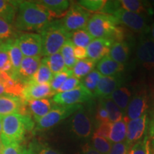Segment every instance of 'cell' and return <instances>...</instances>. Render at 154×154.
Returning <instances> with one entry per match:
<instances>
[{
    "label": "cell",
    "mask_w": 154,
    "mask_h": 154,
    "mask_svg": "<svg viewBox=\"0 0 154 154\" xmlns=\"http://www.w3.org/2000/svg\"><path fill=\"white\" fill-rule=\"evenodd\" d=\"M51 19L49 11L36 2L19 1L13 26L18 32L40 31Z\"/></svg>",
    "instance_id": "cell-1"
},
{
    "label": "cell",
    "mask_w": 154,
    "mask_h": 154,
    "mask_svg": "<svg viewBox=\"0 0 154 154\" xmlns=\"http://www.w3.org/2000/svg\"><path fill=\"white\" fill-rule=\"evenodd\" d=\"M113 44L112 40L109 38H94L86 47L88 59L97 62L106 56H109Z\"/></svg>",
    "instance_id": "cell-18"
},
{
    "label": "cell",
    "mask_w": 154,
    "mask_h": 154,
    "mask_svg": "<svg viewBox=\"0 0 154 154\" xmlns=\"http://www.w3.org/2000/svg\"><path fill=\"white\" fill-rule=\"evenodd\" d=\"M18 37V31L2 19L0 18V43L14 40Z\"/></svg>",
    "instance_id": "cell-34"
},
{
    "label": "cell",
    "mask_w": 154,
    "mask_h": 154,
    "mask_svg": "<svg viewBox=\"0 0 154 154\" xmlns=\"http://www.w3.org/2000/svg\"><path fill=\"white\" fill-rule=\"evenodd\" d=\"M109 97L122 111L125 116L127 107L132 98V93L129 88L127 86H121L115 90Z\"/></svg>",
    "instance_id": "cell-24"
},
{
    "label": "cell",
    "mask_w": 154,
    "mask_h": 154,
    "mask_svg": "<svg viewBox=\"0 0 154 154\" xmlns=\"http://www.w3.org/2000/svg\"><path fill=\"white\" fill-rule=\"evenodd\" d=\"M118 24L119 21L112 15L99 13L91 16L86 29L94 38H109L111 40Z\"/></svg>",
    "instance_id": "cell-4"
},
{
    "label": "cell",
    "mask_w": 154,
    "mask_h": 154,
    "mask_svg": "<svg viewBox=\"0 0 154 154\" xmlns=\"http://www.w3.org/2000/svg\"><path fill=\"white\" fill-rule=\"evenodd\" d=\"M148 105V94L146 88H141L133 96L127 107L125 118L127 121L139 118L146 113Z\"/></svg>",
    "instance_id": "cell-12"
},
{
    "label": "cell",
    "mask_w": 154,
    "mask_h": 154,
    "mask_svg": "<svg viewBox=\"0 0 154 154\" xmlns=\"http://www.w3.org/2000/svg\"><path fill=\"white\" fill-rule=\"evenodd\" d=\"M28 105L30 113L33 116L34 120L37 121L44 116L47 115L56 105L52 99H42L32 100L26 103Z\"/></svg>",
    "instance_id": "cell-19"
},
{
    "label": "cell",
    "mask_w": 154,
    "mask_h": 154,
    "mask_svg": "<svg viewBox=\"0 0 154 154\" xmlns=\"http://www.w3.org/2000/svg\"><path fill=\"white\" fill-rule=\"evenodd\" d=\"M49 11L52 17H64L70 8L68 0H42L36 2Z\"/></svg>",
    "instance_id": "cell-22"
},
{
    "label": "cell",
    "mask_w": 154,
    "mask_h": 154,
    "mask_svg": "<svg viewBox=\"0 0 154 154\" xmlns=\"http://www.w3.org/2000/svg\"><path fill=\"white\" fill-rule=\"evenodd\" d=\"M55 94L56 93L51 89L49 84H40L29 82L24 85L22 99L26 103L32 100L47 99Z\"/></svg>",
    "instance_id": "cell-14"
},
{
    "label": "cell",
    "mask_w": 154,
    "mask_h": 154,
    "mask_svg": "<svg viewBox=\"0 0 154 154\" xmlns=\"http://www.w3.org/2000/svg\"><path fill=\"white\" fill-rule=\"evenodd\" d=\"M125 78L121 74L110 76H102L96 90L93 93L94 97L100 99L109 97L115 90L123 86Z\"/></svg>",
    "instance_id": "cell-13"
},
{
    "label": "cell",
    "mask_w": 154,
    "mask_h": 154,
    "mask_svg": "<svg viewBox=\"0 0 154 154\" xmlns=\"http://www.w3.org/2000/svg\"><path fill=\"white\" fill-rule=\"evenodd\" d=\"M53 75L50 69L43 63H41L38 70L32 77L31 82L40 84H49L52 79Z\"/></svg>",
    "instance_id": "cell-35"
},
{
    "label": "cell",
    "mask_w": 154,
    "mask_h": 154,
    "mask_svg": "<svg viewBox=\"0 0 154 154\" xmlns=\"http://www.w3.org/2000/svg\"><path fill=\"white\" fill-rule=\"evenodd\" d=\"M24 147L20 143H11L4 145L0 154H22Z\"/></svg>",
    "instance_id": "cell-44"
},
{
    "label": "cell",
    "mask_w": 154,
    "mask_h": 154,
    "mask_svg": "<svg viewBox=\"0 0 154 154\" xmlns=\"http://www.w3.org/2000/svg\"><path fill=\"white\" fill-rule=\"evenodd\" d=\"M93 147L101 154H109L112 147V143L109 140L98 136L95 133L92 136Z\"/></svg>",
    "instance_id": "cell-37"
},
{
    "label": "cell",
    "mask_w": 154,
    "mask_h": 154,
    "mask_svg": "<svg viewBox=\"0 0 154 154\" xmlns=\"http://www.w3.org/2000/svg\"><path fill=\"white\" fill-rule=\"evenodd\" d=\"M29 148L32 150L34 154H61L54 149H51L47 144L42 143L36 140H34L30 143Z\"/></svg>",
    "instance_id": "cell-42"
},
{
    "label": "cell",
    "mask_w": 154,
    "mask_h": 154,
    "mask_svg": "<svg viewBox=\"0 0 154 154\" xmlns=\"http://www.w3.org/2000/svg\"><path fill=\"white\" fill-rule=\"evenodd\" d=\"M101 77L102 75L96 69H94L91 73L84 77L82 84L88 91L94 93Z\"/></svg>",
    "instance_id": "cell-39"
},
{
    "label": "cell",
    "mask_w": 154,
    "mask_h": 154,
    "mask_svg": "<svg viewBox=\"0 0 154 154\" xmlns=\"http://www.w3.org/2000/svg\"><path fill=\"white\" fill-rule=\"evenodd\" d=\"M127 123L128 121L125 117L121 121L113 123L109 138L111 143H116L124 141L126 138Z\"/></svg>",
    "instance_id": "cell-28"
},
{
    "label": "cell",
    "mask_w": 154,
    "mask_h": 154,
    "mask_svg": "<svg viewBox=\"0 0 154 154\" xmlns=\"http://www.w3.org/2000/svg\"><path fill=\"white\" fill-rule=\"evenodd\" d=\"M4 95H6L5 90V88H4V86H3L2 83V81H1V79H0V96H4Z\"/></svg>",
    "instance_id": "cell-51"
},
{
    "label": "cell",
    "mask_w": 154,
    "mask_h": 154,
    "mask_svg": "<svg viewBox=\"0 0 154 154\" xmlns=\"http://www.w3.org/2000/svg\"><path fill=\"white\" fill-rule=\"evenodd\" d=\"M136 57L144 68L154 72V42L151 36L140 35L136 49Z\"/></svg>",
    "instance_id": "cell-10"
},
{
    "label": "cell",
    "mask_w": 154,
    "mask_h": 154,
    "mask_svg": "<svg viewBox=\"0 0 154 154\" xmlns=\"http://www.w3.org/2000/svg\"><path fill=\"white\" fill-rule=\"evenodd\" d=\"M81 84V82L79 79L74 76H72L67 79L66 82L63 84V85L61 86L60 88L57 91V93H63V92H66L69 91H72V90L78 87Z\"/></svg>",
    "instance_id": "cell-43"
},
{
    "label": "cell",
    "mask_w": 154,
    "mask_h": 154,
    "mask_svg": "<svg viewBox=\"0 0 154 154\" xmlns=\"http://www.w3.org/2000/svg\"><path fill=\"white\" fill-rule=\"evenodd\" d=\"M82 154H101L94 149L88 143L84 144L82 147Z\"/></svg>",
    "instance_id": "cell-50"
},
{
    "label": "cell",
    "mask_w": 154,
    "mask_h": 154,
    "mask_svg": "<svg viewBox=\"0 0 154 154\" xmlns=\"http://www.w3.org/2000/svg\"><path fill=\"white\" fill-rule=\"evenodd\" d=\"M128 154H150V143L148 136L131 146Z\"/></svg>",
    "instance_id": "cell-41"
},
{
    "label": "cell",
    "mask_w": 154,
    "mask_h": 154,
    "mask_svg": "<svg viewBox=\"0 0 154 154\" xmlns=\"http://www.w3.org/2000/svg\"><path fill=\"white\" fill-rule=\"evenodd\" d=\"M7 42L5 48L0 51V73H6L11 77L13 75V69L9 59Z\"/></svg>",
    "instance_id": "cell-40"
},
{
    "label": "cell",
    "mask_w": 154,
    "mask_h": 154,
    "mask_svg": "<svg viewBox=\"0 0 154 154\" xmlns=\"http://www.w3.org/2000/svg\"><path fill=\"white\" fill-rule=\"evenodd\" d=\"M106 2V0H82L77 2V5L89 13H95L101 12Z\"/></svg>",
    "instance_id": "cell-38"
},
{
    "label": "cell",
    "mask_w": 154,
    "mask_h": 154,
    "mask_svg": "<svg viewBox=\"0 0 154 154\" xmlns=\"http://www.w3.org/2000/svg\"><path fill=\"white\" fill-rule=\"evenodd\" d=\"M0 79L5 90L6 95L19 96L22 98L24 85L18 81L14 79L6 73H0Z\"/></svg>",
    "instance_id": "cell-25"
},
{
    "label": "cell",
    "mask_w": 154,
    "mask_h": 154,
    "mask_svg": "<svg viewBox=\"0 0 154 154\" xmlns=\"http://www.w3.org/2000/svg\"><path fill=\"white\" fill-rule=\"evenodd\" d=\"M100 102L103 104L105 109H106L108 114H109V121L111 123H115L121 121L124 117V113L113 102L110 97L103 98L100 99Z\"/></svg>",
    "instance_id": "cell-31"
},
{
    "label": "cell",
    "mask_w": 154,
    "mask_h": 154,
    "mask_svg": "<svg viewBox=\"0 0 154 154\" xmlns=\"http://www.w3.org/2000/svg\"><path fill=\"white\" fill-rule=\"evenodd\" d=\"M2 117H0V134L2 132Z\"/></svg>",
    "instance_id": "cell-56"
},
{
    "label": "cell",
    "mask_w": 154,
    "mask_h": 154,
    "mask_svg": "<svg viewBox=\"0 0 154 154\" xmlns=\"http://www.w3.org/2000/svg\"><path fill=\"white\" fill-rule=\"evenodd\" d=\"M91 17L90 13L81 7L77 4H74L61 20L63 28L69 33L86 27L88 19Z\"/></svg>",
    "instance_id": "cell-6"
},
{
    "label": "cell",
    "mask_w": 154,
    "mask_h": 154,
    "mask_svg": "<svg viewBox=\"0 0 154 154\" xmlns=\"http://www.w3.org/2000/svg\"><path fill=\"white\" fill-rule=\"evenodd\" d=\"M111 125L112 123H104V124H99V126L96 128L95 134H97L98 136H101V137L106 138L109 140V134H110Z\"/></svg>",
    "instance_id": "cell-46"
},
{
    "label": "cell",
    "mask_w": 154,
    "mask_h": 154,
    "mask_svg": "<svg viewBox=\"0 0 154 154\" xmlns=\"http://www.w3.org/2000/svg\"><path fill=\"white\" fill-rule=\"evenodd\" d=\"M7 50H8L9 59H10L13 69V75L11 78L15 79L17 73L18 72L24 56H23L22 51L19 49L18 45L15 42V39L7 42Z\"/></svg>",
    "instance_id": "cell-27"
},
{
    "label": "cell",
    "mask_w": 154,
    "mask_h": 154,
    "mask_svg": "<svg viewBox=\"0 0 154 154\" xmlns=\"http://www.w3.org/2000/svg\"><path fill=\"white\" fill-rule=\"evenodd\" d=\"M5 45H6V42L5 43H0V51H1L2 50L5 48Z\"/></svg>",
    "instance_id": "cell-54"
},
{
    "label": "cell",
    "mask_w": 154,
    "mask_h": 154,
    "mask_svg": "<svg viewBox=\"0 0 154 154\" xmlns=\"http://www.w3.org/2000/svg\"><path fill=\"white\" fill-rule=\"evenodd\" d=\"M42 63L45 64L53 74L63 72L66 68L63 58L59 52L49 57H44L43 59H42Z\"/></svg>",
    "instance_id": "cell-30"
},
{
    "label": "cell",
    "mask_w": 154,
    "mask_h": 154,
    "mask_svg": "<svg viewBox=\"0 0 154 154\" xmlns=\"http://www.w3.org/2000/svg\"><path fill=\"white\" fill-rule=\"evenodd\" d=\"M39 34L42 42V56L44 57L59 52L72 36V33L63 28L61 20L51 21L39 31Z\"/></svg>",
    "instance_id": "cell-3"
},
{
    "label": "cell",
    "mask_w": 154,
    "mask_h": 154,
    "mask_svg": "<svg viewBox=\"0 0 154 154\" xmlns=\"http://www.w3.org/2000/svg\"><path fill=\"white\" fill-rule=\"evenodd\" d=\"M73 76V71L72 69H69L66 68L63 72L58 73V74H54L52 79L51 82L49 83L51 86V89L53 90L55 93H57L58 90L60 88L63 84L68 79L69 77Z\"/></svg>",
    "instance_id": "cell-36"
},
{
    "label": "cell",
    "mask_w": 154,
    "mask_h": 154,
    "mask_svg": "<svg viewBox=\"0 0 154 154\" xmlns=\"http://www.w3.org/2000/svg\"><path fill=\"white\" fill-rule=\"evenodd\" d=\"M112 16L122 24L135 32L141 35H148L150 32V26L147 24L146 17L136 14L131 11L119 9L113 13Z\"/></svg>",
    "instance_id": "cell-7"
},
{
    "label": "cell",
    "mask_w": 154,
    "mask_h": 154,
    "mask_svg": "<svg viewBox=\"0 0 154 154\" xmlns=\"http://www.w3.org/2000/svg\"><path fill=\"white\" fill-rule=\"evenodd\" d=\"M2 128L0 134L3 146L24 141L26 133L34 128V122L29 114L14 113L2 118Z\"/></svg>",
    "instance_id": "cell-2"
},
{
    "label": "cell",
    "mask_w": 154,
    "mask_h": 154,
    "mask_svg": "<svg viewBox=\"0 0 154 154\" xmlns=\"http://www.w3.org/2000/svg\"><path fill=\"white\" fill-rule=\"evenodd\" d=\"M96 61L91 59H85L82 60H77L76 64L72 69L73 76L77 79H82L91 73L96 66Z\"/></svg>",
    "instance_id": "cell-29"
},
{
    "label": "cell",
    "mask_w": 154,
    "mask_h": 154,
    "mask_svg": "<svg viewBox=\"0 0 154 154\" xmlns=\"http://www.w3.org/2000/svg\"><path fill=\"white\" fill-rule=\"evenodd\" d=\"M150 143V154H154V119L149 127V135L148 136Z\"/></svg>",
    "instance_id": "cell-49"
},
{
    "label": "cell",
    "mask_w": 154,
    "mask_h": 154,
    "mask_svg": "<svg viewBox=\"0 0 154 154\" xmlns=\"http://www.w3.org/2000/svg\"><path fill=\"white\" fill-rule=\"evenodd\" d=\"M26 103L21 97L11 95L0 96V117L14 113H22ZM23 114V113H22Z\"/></svg>",
    "instance_id": "cell-17"
},
{
    "label": "cell",
    "mask_w": 154,
    "mask_h": 154,
    "mask_svg": "<svg viewBox=\"0 0 154 154\" xmlns=\"http://www.w3.org/2000/svg\"><path fill=\"white\" fill-rule=\"evenodd\" d=\"M74 47L75 46L72 43V40L68 39L59 51L64 61L65 66L69 69L74 68L77 61V59L74 57Z\"/></svg>",
    "instance_id": "cell-32"
},
{
    "label": "cell",
    "mask_w": 154,
    "mask_h": 154,
    "mask_svg": "<svg viewBox=\"0 0 154 154\" xmlns=\"http://www.w3.org/2000/svg\"><path fill=\"white\" fill-rule=\"evenodd\" d=\"M71 130L76 137L86 138L92 134V121L84 106L73 114L70 121Z\"/></svg>",
    "instance_id": "cell-11"
},
{
    "label": "cell",
    "mask_w": 154,
    "mask_h": 154,
    "mask_svg": "<svg viewBox=\"0 0 154 154\" xmlns=\"http://www.w3.org/2000/svg\"><path fill=\"white\" fill-rule=\"evenodd\" d=\"M128 150L129 147L126 141L113 143L109 154H128Z\"/></svg>",
    "instance_id": "cell-47"
},
{
    "label": "cell",
    "mask_w": 154,
    "mask_h": 154,
    "mask_svg": "<svg viewBox=\"0 0 154 154\" xmlns=\"http://www.w3.org/2000/svg\"><path fill=\"white\" fill-rule=\"evenodd\" d=\"M22 154H34L33 152L32 151V150H31L29 148V146L27 148L24 147V151H23V153Z\"/></svg>",
    "instance_id": "cell-52"
},
{
    "label": "cell",
    "mask_w": 154,
    "mask_h": 154,
    "mask_svg": "<svg viewBox=\"0 0 154 154\" xmlns=\"http://www.w3.org/2000/svg\"><path fill=\"white\" fill-rule=\"evenodd\" d=\"M121 9L146 17L153 14V7L147 2L139 0H121L119 1Z\"/></svg>",
    "instance_id": "cell-21"
},
{
    "label": "cell",
    "mask_w": 154,
    "mask_h": 154,
    "mask_svg": "<svg viewBox=\"0 0 154 154\" xmlns=\"http://www.w3.org/2000/svg\"><path fill=\"white\" fill-rule=\"evenodd\" d=\"M148 124L147 113H145L139 118L130 120L127 123L126 143L131 147L143 137Z\"/></svg>",
    "instance_id": "cell-16"
},
{
    "label": "cell",
    "mask_w": 154,
    "mask_h": 154,
    "mask_svg": "<svg viewBox=\"0 0 154 154\" xmlns=\"http://www.w3.org/2000/svg\"><path fill=\"white\" fill-rule=\"evenodd\" d=\"M95 118L99 124L110 122L106 109H105V107L103 106V104L100 101L99 106H98L97 110H96Z\"/></svg>",
    "instance_id": "cell-45"
},
{
    "label": "cell",
    "mask_w": 154,
    "mask_h": 154,
    "mask_svg": "<svg viewBox=\"0 0 154 154\" xmlns=\"http://www.w3.org/2000/svg\"><path fill=\"white\" fill-rule=\"evenodd\" d=\"M150 28H151V29H150V32H151V37L154 42V22L152 24Z\"/></svg>",
    "instance_id": "cell-53"
},
{
    "label": "cell",
    "mask_w": 154,
    "mask_h": 154,
    "mask_svg": "<svg viewBox=\"0 0 154 154\" xmlns=\"http://www.w3.org/2000/svg\"><path fill=\"white\" fill-rule=\"evenodd\" d=\"M93 97V93L81 84L78 87L72 91L56 94L52 100L57 105L71 106L87 102Z\"/></svg>",
    "instance_id": "cell-8"
},
{
    "label": "cell",
    "mask_w": 154,
    "mask_h": 154,
    "mask_svg": "<svg viewBox=\"0 0 154 154\" xmlns=\"http://www.w3.org/2000/svg\"><path fill=\"white\" fill-rule=\"evenodd\" d=\"M19 1L0 0V18L13 25L17 16Z\"/></svg>",
    "instance_id": "cell-26"
},
{
    "label": "cell",
    "mask_w": 154,
    "mask_h": 154,
    "mask_svg": "<svg viewBox=\"0 0 154 154\" xmlns=\"http://www.w3.org/2000/svg\"><path fill=\"white\" fill-rule=\"evenodd\" d=\"M74 51V57L77 60H82V59H85L88 57V54H87L86 48L81 47H75Z\"/></svg>",
    "instance_id": "cell-48"
},
{
    "label": "cell",
    "mask_w": 154,
    "mask_h": 154,
    "mask_svg": "<svg viewBox=\"0 0 154 154\" xmlns=\"http://www.w3.org/2000/svg\"><path fill=\"white\" fill-rule=\"evenodd\" d=\"M96 70L103 76L120 74L124 70V64L113 61L109 56H106L96 63Z\"/></svg>",
    "instance_id": "cell-20"
},
{
    "label": "cell",
    "mask_w": 154,
    "mask_h": 154,
    "mask_svg": "<svg viewBox=\"0 0 154 154\" xmlns=\"http://www.w3.org/2000/svg\"><path fill=\"white\" fill-rule=\"evenodd\" d=\"M131 47L127 42H114L111 46L109 56L113 61L124 64L130 57Z\"/></svg>",
    "instance_id": "cell-23"
},
{
    "label": "cell",
    "mask_w": 154,
    "mask_h": 154,
    "mask_svg": "<svg viewBox=\"0 0 154 154\" xmlns=\"http://www.w3.org/2000/svg\"><path fill=\"white\" fill-rule=\"evenodd\" d=\"M42 63L41 57H24L17 73L15 80L26 85L31 82L32 77L38 70Z\"/></svg>",
    "instance_id": "cell-15"
},
{
    "label": "cell",
    "mask_w": 154,
    "mask_h": 154,
    "mask_svg": "<svg viewBox=\"0 0 154 154\" xmlns=\"http://www.w3.org/2000/svg\"><path fill=\"white\" fill-rule=\"evenodd\" d=\"M82 107V104L71 106H59L56 104L47 115L36 121V125L34 129L35 131H42L49 129L61 121L72 116Z\"/></svg>",
    "instance_id": "cell-5"
},
{
    "label": "cell",
    "mask_w": 154,
    "mask_h": 154,
    "mask_svg": "<svg viewBox=\"0 0 154 154\" xmlns=\"http://www.w3.org/2000/svg\"><path fill=\"white\" fill-rule=\"evenodd\" d=\"M24 57H41L42 51V37L39 34L24 33L15 39Z\"/></svg>",
    "instance_id": "cell-9"
},
{
    "label": "cell",
    "mask_w": 154,
    "mask_h": 154,
    "mask_svg": "<svg viewBox=\"0 0 154 154\" xmlns=\"http://www.w3.org/2000/svg\"><path fill=\"white\" fill-rule=\"evenodd\" d=\"M2 148H3V143H2V141L1 137H0V153H1V151H2Z\"/></svg>",
    "instance_id": "cell-55"
},
{
    "label": "cell",
    "mask_w": 154,
    "mask_h": 154,
    "mask_svg": "<svg viewBox=\"0 0 154 154\" xmlns=\"http://www.w3.org/2000/svg\"><path fill=\"white\" fill-rule=\"evenodd\" d=\"M70 39L72 40L75 47L86 48L94 39V38L88 33L87 29L84 28L75 31L72 33Z\"/></svg>",
    "instance_id": "cell-33"
}]
</instances>
